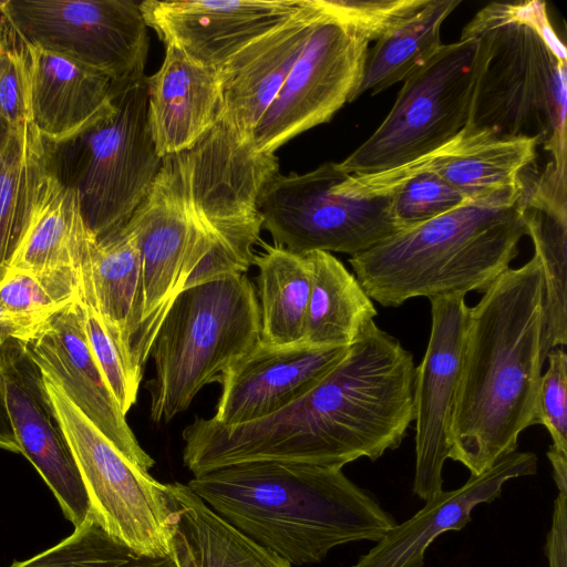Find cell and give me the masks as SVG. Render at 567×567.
I'll return each mask as SVG.
<instances>
[{"instance_id":"1","label":"cell","mask_w":567,"mask_h":567,"mask_svg":"<svg viewBox=\"0 0 567 567\" xmlns=\"http://www.w3.org/2000/svg\"><path fill=\"white\" fill-rule=\"evenodd\" d=\"M544 284L535 256L507 269L468 309L450 429V457L480 475L517 449L536 424Z\"/></svg>"},{"instance_id":"2","label":"cell","mask_w":567,"mask_h":567,"mask_svg":"<svg viewBox=\"0 0 567 567\" xmlns=\"http://www.w3.org/2000/svg\"><path fill=\"white\" fill-rule=\"evenodd\" d=\"M187 485L220 518L291 565L319 563L343 544L377 543L396 524L341 468L248 462Z\"/></svg>"},{"instance_id":"3","label":"cell","mask_w":567,"mask_h":567,"mask_svg":"<svg viewBox=\"0 0 567 567\" xmlns=\"http://www.w3.org/2000/svg\"><path fill=\"white\" fill-rule=\"evenodd\" d=\"M466 38L478 50L464 128L534 138L566 165L567 55L545 2H492L463 28Z\"/></svg>"},{"instance_id":"4","label":"cell","mask_w":567,"mask_h":567,"mask_svg":"<svg viewBox=\"0 0 567 567\" xmlns=\"http://www.w3.org/2000/svg\"><path fill=\"white\" fill-rule=\"evenodd\" d=\"M524 197L525 192L467 202L393 234L349 262L368 297L384 307L416 297L484 292L509 269L527 235Z\"/></svg>"},{"instance_id":"5","label":"cell","mask_w":567,"mask_h":567,"mask_svg":"<svg viewBox=\"0 0 567 567\" xmlns=\"http://www.w3.org/2000/svg\"><path fill=\"white\" fill-rule=\"evenodd\" d=\"M260 341L256 293L246 274L226 275L184 290L155 338L147 381L150 417L168 423L199 391Z\"/></svg>"},{"instance_id":"6","label":"cell","mask_w":567,"mask_h":567,"mask_svg":"<svg viewBox=\"0 0 567 567\" xmlns=\"http://www.w3.org/2000/svg\"><path fill=\"white\" fill-rule=\"evenodd\" d=\"M43 146L47 171L76 193L96 240L122 228L163 164L148 125L147 76L113 82L107 114L79 134L43 141Z\"/></svg>"},{"instance_id":"7","label":"cell","mask_w":567,"mask_h":567,"mask_svg":"<svg viewBox=\"0 0 567 567\" xmlns=\"http://www.w3.org/2000/svg\"><path fill=\"white\" fill-rule=\"evenodd\" d=\"M477 38L443 44L409 76L379 127L338 163L346 175L410 163L440 148L467 124L477 72Z\"/></svg>"},{"instance_id":"8","label":"cell","mask_w":567,"mask_h":567,"mask_svg":"<svg viewBox=\"0 0 567 567\" xmlns=\"http://www.w3.org/2000/svg\"><path fill=\"white\" fill-rule=\"evenodd\" d=\"M42 375L93 514L112 536L134 549L169 555L171 504L166 484L150 474L154 465L114 445L53 380Z\"/></svg>"},{"instance_id":"9","label":"cell","mask_w":567,"mask_h":567,"mask_svg":"<svg viewBox=\"0 0 567 567\" xmlns=\"http://www.w3.org/2000/svg\"><path fill=\"white\" fill-rule=\"evenodd\" d=\"M346 174L326 162L305 174H275L262 187L257 207L274 245L292 252H363L403 229L391 193L349 198L332 190Z\"/></svg>"},{"instance_id":"10","label":"cell","mask_w":567,"mask_h":567,"mask_svg":"<svg viewBox=\"0 0 567 567\" xmlns=\"http://www.w3.org/2000/svg\"><path fill=\"white\" fill-rule=\"evenodd\" d=\"M171 156L193 218L244 264L254 265L262 228L257 202L279 172L277 156L259 152L252 138L219 118L193 147Z\"/></svg>"},{"instance_id":"11","label":"cell","mask_w":567,"mask_h":567,"mask_svg":"<svg viewBox=\"0 0 567 567\" xmlns=\"http://www.w3.org/2000/svg\"><path fill=\"white\" fill-rule=\"evenodd\" d=\"M7 22L28 45L65 58L113 82L144 75L147 25L132 0H6Z\"/></svg>"},{"instance_id":"12","label":"cell","mask_w":567,"mask_h":567,"mask_svg":"<svg viewBox=\"0 0 567 567\" xmlns=\"http://www.w3.org/2000/svg\"><path fill=\"white\" fill-rule=\"evenodd\" d=\"M321 13L276 99L254 132L261 153L323 123L351 97L368 53L365 40L339 21L319 0Z\"/></svg>"},{"instance_id":"13","label":"cell","mask_w":567,"mask_h":567,"mask_svg":"<svg viewBox=\"0 0 567 567\" xmlns=\"http://www.w3.org/2000/svg\"><path fill=\"white\" fill-rule=\"evenodd\" d=\"M126 225L135 233L142 262V333L151 351L163 321L190 275L218 239L192 217L173 156Z\"/></svg>"},{"instance_id":"14","label":"cell","mask_w":567,"mask_h":567,"mask_svg":"<svg viewBox=\"0 0 567 567\" xmlns=\"http://www.w3.org/2000/svg\"><path fill=\"white\" fill-rule=\"evenodd\" d=\"M537 145L534 138L498 137L463 128L445 145L410 163L377 173L347 175L334 190L359 199L385 196L414 175L431 172L471 202L519 196L526 188L522 173L534 162Z\"/></svg>"},{"instance_id":"15","label":"cell","mask_w":567,"mask_h":567,"mask_svg":"<svg viewBox=\"0 0 567 567\" xmlns=\"http://www.w3.org/2000/svg\"><path fill=\"white\" fill-rule=\"evenodd\" d=\"M430 302L429 343L413 381V492L424 501L442 491L470 309L464 295L439 296Z\"/></svg>"},{"instance_id":"16","label":"cell","mask_w":567,"mask_h":567,"mask_svg":"<svg viewBox=\"0 0 567 567\" xmlns=\"http://www.w3.org/2000/svg\"><path fill=\"white\" fill-rule=\"evenodd\" d=\"M0 381L20 453L39 472L65 517L80 526L92 512L90 499L42 372L19 340L4 351Z\"/></svg>"},{"instance_id":"17","label":"cell","mask_w":567,"mask_h":567,"mask_svg":"<svg viewBox=\"0 0 567 567\" xmlns=\"http://www.w3.org/2000/svg\"><path fill=\"white\" fill-rule=\"evenodd\" d=\"M305 0H146L140 8L147 27L165 44L196 63L219 69L257 38L288 20Z\"/></svg>"},{"instance_id":"18","label":"cell","mask_w":567,"mask_h":567,"mask_svg":"<svg viewBox=\"0 0 567 567\" xmlns=\"http://www.w3.org/2000/svg\"><path fill=\"white\" fill-rule=\"evenodd\" d=\"M349 347L320 348L305 342L272 346L259 341L223 372L212 419L223 425H237L276 413L316 386Z\"/></svg>"},{"instance_id":"19","label":"cell","mask_w":567,"mask_h":567,"mask_svg":"<svg viewBox=\"0 0 567 567\" xmlns=\"http://www.w3.org/2000/svg\"><path fill=\"white\" fill-rule=\"evenodd\" d=\"M23 344L42 374L53 380L114 445L138 461L155 464L131 430L92 355L81 301L60 308Z\"/></svg>"},{"instance_id":"20","label":"cell","mask_w":567,"mask_h":567,"mask_svg":"<svg viewBox=\"0 0 567 567\" xmlns=\"http://www.w3.org/2000/svg\"><path fill=\"white\" fill-rule=\"evenodd\" d=\"M95 241L76 193L45 168L10 268L34 277L52 300L64 307L80 300L82 266Z\"/></svg>"},{"instance_id":"21","label":"cell","mask_w":567,"mask_h":567,"mask_svg":"<svg viewBox=\"0 0 567 567\" xmlns=\"http://www.w3.org/2000/svg\"><path fill=\"white\" fill-rule=\"evenodd\" d=\"M321 13L319 0L303 6L284 23L257 38L219 69V120L241 137L254 132L284 85Z\"/></svg>"},{"instance_id":"22","label":"cell","mask_w":567,"mask_h":567,"mask_svg":"<svg viewBox=\"0 0 567 567\" xmlns=\"http://www.w3.org/2000/svg\"><path fill=\"white\" fill-rule=\"evenodd\" d=\"M537 457L532 452H513L480 475L453 491H440L410 519L395 524L352 567H422L427 547L441 534L460 530L471 520L472 511L497 498L503 485L534 475Z\"/></svg>"},{"instance_id":"23","label":"cell","mask_w":567,"mask_h":567,"mask_svg":"<svg viewBox=\"0 0 567 567\" xmlns=\"http://www.w3.org/2000/svg\"><path fill=\"white\" fill-rule=\"evenodd\" d=\"M79 301L94 310L142 381L150 359L142 333V262L136 235L126 224L91 247L81 270Z\"/></svg>"},{"instance_id":"24","label":"cell","mask_w":567,"mask_h":567,"mask_svg":"<svg viewBox=\"0 0 567 567\" xmlns=\"http://www.w3.org/2000/svg\"><path fill=\"white\" fill-rule=\"evenodd\" d=\"M148 125L161 158L193 147L217 122L220 78L174 45H166L159 70L147 76Z\"/></svg>"},{"instance_id":"25","label":"cell","mask_w":567,"mask_h":567,"mask_svg":"<svg viewBox=\"0 0 567 567\" xmlns=\"http://www.w3.org/2000/svg\"><path fill=\"white\" fill-rule=\"evenodd\" d=\"M25 47L31 123L43 141L68 140L110 112L113 81L109 76L39 48Z\"/></svg>"},{"instance_id":"26","label":"cell","mask_w":567,"mask_h":567,"mask_svg":"<svg viewBox=\"0 0 567 567\" xmlns=\"http://www.w3.org/2000/svg\"><path fill=\"white\" fill-rule=\"evenodd\" d=\"M169 547L177 567H291L213 512L187 484H166Z\"/></svg>"},{"instance_id":"27","label":"cell","mask_w":567,"mask_h":567,"mask_svg":"<svg viewBox=\"0 0 567 567\" xmlns=\"http://www.w3.org/2000/svg\"><path fill=\"white\" fill-rule=\"evenodd\" d=\"M523 216L544 284L543 355L567 343L566 188L550 182L527 188Z\"/></svg>"},{"instance_id":"28","label":"cell","mask_w":567,"mask_h":567,"mask_svg":"<svg viewBox=\"0 0 567 567\" xmlns=\"http://www.w3.org/2000/svg\"><path fill=\"white\" fill-rule=\"evenodd\" d=\"M311 290L302 342L312 347H349L373 321L377 310L357 278L327 251L306 254Z\"/></svg>"},{"instance_id":"29","label":"cell","mask_w":567,"mask_h":567,"mask_svg":"<svg viewBox=\"0 0 567 567\" xmlns=\"http://www.w3.org/2000/svg\"><path fill=\"white\" fill-rule=\"evenodd\" d=\"M256 293L260 316V341L285 346L302 342L311 290V267L306 254L259 241Z\"/></svg>"},{"instance_id":"30","label":"cell","mask_w":567,"mask_h":567,"mask_svg":"<svg viewBox=\"0 0 567 567\" xmlns=\"http://www.w3.org/2000/svg\"><path fill=\"white\" fill-rule=\"evenodd\" d=\"M461 0H429L414 14L368 50L351 102L364 93L375 95L404 82L442 48L441 28Z\"/></svg>"},{"instance_id":"31","label":"cell","mask_w":567,"mask_h":567,"mask_svg":"<svg viewBox=\"0 0 567 567\" xmlns=\"http://www.w3.org/2000/svg\"><path fill=\"white\" fill-rule=\"evenodd\" d=\"M44 173L43 141L32 123L9 130L0 142V281L25 234Z\"/></svg>"},{"instance_id":"32","label":"cell","mask_w":567,"mask_h":567,"mask_svg":"<svg viewBox=\"0 0 567 567\" xmlns=\"http://www.w3.org/2000/svg\"><path fill=\"white\" fill-rule=\"evenodd\" d=\"M10 567H177L172 555L141 553L112 536L93 512L66 538Z\"/></svg>"},{"instance_id":"33","label":"cell","mask_w":567,"mask_h":567,"mask_svg":"<svg viewBox=\"0 0 567 567\" xmlns=\"http://www.w3.org/2000/svg\"><path fill=\"white\" fill-rule=\"evenodd\" d=\"M0 118L9 130L31 123L28 51L6 18L0 28Z\"/></svg>"},{"instance_id":"34","label":"cell","mask_w":567,"mask_h":567,"mask_svg":"<svg viewBox=\"0 0 567 567\" xmlns=\"http://www.w3.org/2000/svg\"><path fill=\"white\" fill-rule=\"evenodd\" d=\"M0 306L22 343L32 339L62 308L52 300L34 277L12 268L0 281Z\"/></svg>"},{"instance_id":"35","label":"cell","mask_w":567,"mask_h":567,"mask_svg":"<svg viewBox=\"0 0 567 567\" xmlns=\"http://www.w3.org/2000/svg\"><path fill=\"white\" fill-rule=\"evenodd\" d=\"M392 193L395 196V215L403 229L471 202L460 190L431 172L414 175Z\"/></svg>"},{"instance_id":"36","label":"cell","mask_w":567,"mask_h":567,"mask_svg":"<svg viewBox=\"0 0 567 567\" xmlns=\"http://www.w3.org/2000/svg\"><path fill=\"white\" fill-rule=\"evenodd\" d=\"M429 0H322L339 21L367 42L378 41Z\"/></svg>"},{"instance_id":"37","label":"cell","mask_w":567,"mask_h":567,"mask_svg":"<svg viewBox=\"0 0 567 567\" xmlns=\"http://www.w3.org/2000/svg\"><path fill=\"white\" fill-rule=\"evenodd\" d=\"M84 306V329L92 355L124 415L136 403L141 381L127 367L117 346L94 310Z\"/></svg>"},{"instance_id":"38","label":"cell","mask_w":567,"mask_h":567,"mask_svg":"<svg viewBox=\"0 0 567 567\" xmlns=\"http://www.w3.org/2000/svg\"><path fill=\"white\" fill-rule=\"evenodd\" d=\"M548 368L542 374L536 424L551 436L554 449L567 453V354L560 348L549 351Z\"/></svg>"},{"instance_id":"39","label":"cell","mask_w":567,"mask_h":567,"mask_svg":"<svg viewBox=\"0 0 567 567\" xmlns=\"http://www.w3.org/2000/svg\"><path fill=\"white\" fill-rule=\"evenodd\" d=\"M545 551L549 567H567V494L558 492Z\"/></svg>"},{"instance_id":"40","label":"cell","mask_w":567,"mask_h":567,"mask_svg":"<svg viewBox=\"0 0 567 567\" xmlns=\"http://www.w3.org/2000/svg\"><path fill=\"white\" fill-rule=\"evenodd\" d=\"M0 449L20 453L18 442L16 440L9 414L7 411L3 390L0 381Z\"/></svg>"},{"instance_id":"41","label":"cell","mask_w":567,"mask_h":567,"mask_svg":"<svg viewBox=\"0 0 567 567\" xmlns=\"http://www.w3.org/2000/svg\"><path fill=\"white\" fill-rule=\"evenodd\" d=\"M547 457L553 467L555 483L558 492L567 494V453L549 446Z\"/></svg>"},{"instance_id":"42","label":"cell","mask_w":567,"mask_h":567,"mask_svg":"<svg viewBox=\"0 0 567 567\" xmlns=\"http://www.w3.org/2000/svg\"><path fill=\"white\" fill-rule=\"evenodd\" d=\"M13 340H18L17 331L0 306V364L7 347Z\"/></svg>"},{"instance_id":"43","label":"cell","mask_w":567,"mask_h":567,"mask_svg":"<svg viewBox=\"0 0 567 567\" xmlns=\"http://www.w3.org/2000/svg\"><path fill=\"white\" fill-rule=\"evenodd\" d=\"M9 132V128L3 123V121L0 118V142L4 138L7 133Z\"/></svg>"},{"instance_id":"44","label":"cell","mask_w":567,"mask_h":567,"mask_svg":"<svg viewBox=\"0 0 567 567\" xmlns=\"http://www.w3.org/2000/svg\"><path fill=\"white\" fill-rule=\"evenodd\" d=\"M6 0H0V28L2 25L4 16H3V7H4Z\"/></svg>"}]
</instances>
